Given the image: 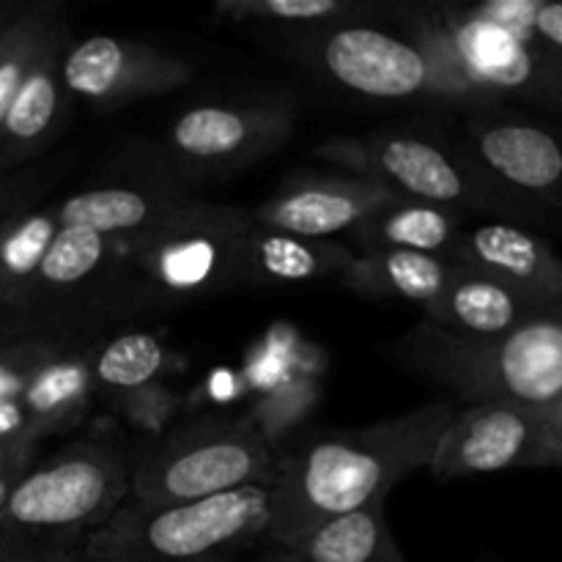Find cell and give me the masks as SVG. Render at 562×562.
Wrapping results in <instances>:
<instances>
[{
    "mask_svg": "<svg viewBox=\"0 0 562 562\" xmlns=\"http://www.w3.org/2000/svg\"><path fill=\"white\" fill-rule=\"evenodd\" d=\"M456 406L437 401L366 428L327 431L280 459L269 505V549H283L316 527L384 503L409 472L428 464Z\"/></svg>",
    "mask_w": 562,
    "mask_h": 562,
    "instance_id": "obj_1",
    "label": "cell"
},
{
    "mask_svg": "<svg viewBox=\"0 0 562 562\" xmlns=\"http://www.w3.org/2000/svg\"><path fill=\"white\" fill-rule=\"evenodd\" d=\"M132 461L93 439L33 464L0 510V562H80L130 497Z\"/></svg>",
    "mask_w": 562,
    "mask_h": 562,
    "instance_id": "obj_2",
    "label": "cell"
},
{
    "mask_svg": "<svg viewBox=\"0 0 562 562\" xmlns=\"http://www.w3.org/2000/svg\"><path fill=\"white\" fill-rule=\"evenodd\" d=\"M401 357L472 404L562 409V300L494 338H464L423 322Z\"/></svg>",
    "mask_w": 562,
    "mask_h": 562,
    "instance_id": "obj_3",
    "label": "cell"
},
{
    "mask_svg": "<svg viewBox=\"0 0 562 562\" xmlns=\"http://www.w3.org/2000/svg\"><path fill=\"white\" fill-rule=\"evenodd\" d=\"M318 157L344 173L376 181L406 201L431 203L464 217L486 214L488 220L521 225L547 239L552 236L536 209L488 179L461 148L453 151L431 137L415 132L333 137L318 146Z\"/></svg>",
    "mask_w": 562,
    "mask_h": 562,
    "instance_id": "obj_4",
    "label": "cell"
},
{
    "mask_svg": "<svg viewBox=\"0 0 562 562\" xmlns=\"http://www.w3.org/2000/svg\"><path fill=\"white\" fill-rule=\"evenodd\" d=\"M272 492L239 488L184 505H146L126 497L91 538L80 562H239L267 536Z\"/></svg>",
    "mask_w": 562,
    "mask_h": 562,
    "instance_id": "obj_5",
    "label": "cell"
},
{
    "mask_svg": "<svg viewBox=\"0 0 562 562\" xmlns=\"http://www.w3.org/2000/svg\"><path fill=\"white\" fill-rule=\"evenodd\" d=\"M280 456L256 420L198 417L159 434L132 461L130 499L184 505L239 488H272Z\"/></svg>",
    "mask_w": 562,
    "mask_h": 562,
    "instance_id": "obj_6",
    "label": "cell"
},
{
    "mask_svg": "<svg viewBox=\"0 0 562 562\" xmlns=\"http://www.w3.org/2000/svg\"><path fill=\"white\" fill-rule=\"evenodd\" d=\"M291 53L335 82L338 88L384 102L437 99L461 108L431 55L409 36L371 25V22H335L307 27L291 36Z\"/></svg>",
    "mask_w": 562,
    "mask_h": 562,
    "instance_id": "obj_7",
    "label": "cell"
},
{
    "mask_svg": "<svg viewBox=\"0 0 562 562\" xmlns=\"http://www.w3.org/2000/svg\"><path fill=\"white\" fill-rule=\"evenodd\" d=\"M250 209L184 198L159 223L126 241L132 272L159 296H195L231 283V261Z\"/></svg>",
    "mask_w": 562,
    "mask_h": 562,
    "instance_id": "obj_8",
    "label": "cell"
},
{
    "mask_svg": "<svg viewBox=\"0 0 562 562\" xmlns=\"http://www.w3.org/2000/svg\"><path fill=\"white\" fill-rule=\"evenodd\" d=\"M461 151L562 239V119L510 104L472 113Z\"/></svg>",
    "mask_w": 562,
    "mask_h": 562,
    "instance_id": "obj_9",
    "label": "cell"
},
{
    "mask_svg": "<svg viewBox=\"0 0 562 562\" xmlns=\"http://www.w3.org/2000/svg\"><path fill=\"white\" fill-rule=\"evenodd\" d=\"M426 467L437 481L519 467H562V409L538 412L508 404L456 409Z\"/></svg>",
    "mask_w": 562,
    "mask_h": 562,
    "instance_id": "obj_10",
    "label": "cell"
},
{
    "mask_svg": "<svg viewBox=\"0 0 562 562\" xmlns=\"http://www.w3.org/2000/svg\"><path fill=\"white\" fill-rule=\"evenodd\" d=\"M294 108L285 102L195 104L162 135V157L187 179L239 170L289 140Z\"/></svg>",
    "mask_w": 562,
    "mask_h": 562,
    "instance_id": "obj_11",
    "label": "cell"
},
{
    "mask_svg": "<svg viewBox=\"0 0 562 562\" xmlns=\"http://www.w3.org/2000/svg\"><path fill=\"white\" fill-rule=\"evenodd\" d=\"M195 66L154 44L121 36H88L69 42L60 58V80L71 99L99 110L159 97L184 88Z\"/></svg>",
    "mask_w": 562,
    "mask_h": 562,
    "instance_id": "obj_12",
    "label": "cell"
},
{
    "mask_svg": "<svg viewBox=\"0 0 562 562\" xmlns=\"http://www.w3.org/2000/svg\"><path fill=\"white\" fill-rule=\"evenodd\" d=\"M393 201L398 195L360 176H296L267 203L250 209V220L302 239H335Z\"/></svg>",
    "mask_w": 562,
    "mask_h": 562,
    "instance_id": "obj_13",
    "label": "cell"
},
{
    "mask_svg": "<svg viewBox=\"0 0 562 562\" xmlns=\"http://www.w3.org/2000/svg\"><path fill=\"white\" fill-rule=\"evenodd\" d=\"M456 267L472 269L519 291L538 305L562 300V256L547 236L514 223H467Z\"/></svg>",
    "mask_w": 562,
    "mask_h": 562,
    "instance_id": "obj_14",
    "label": "cell"
},
{
    "mask_svg": "<svg viewBox=\"0 0 562 562\" xmlns=\"http://www.w3.org/2000/svg\"><path fill=\"white\" fill-rule=\"evenodd\" d=\"M355 261L344 239H302L252 223L241 231L231 261V283L241 285H307L338 278Z\"/></svg>",
    "mask_w": 562,
    "mask_h": 562,
    "instance_id": "obj_15",
    "label": "cell"
},
{
    "mask_svg": "<svg viewBox=\"0 0 562 562\" xmlns=\"http://www.w3.org/2000/svg\"><path fill=\"white\" fill-rule=\"evenodd\" d=\"M66 44H69V31L47 44L11 102L0 124V170L36 157L64 130L71 108V97L60 80V58Z\"/></svg>",
    "mask_w": 562,
    "mask_h": 562,
    "instance_id": "obj_16",
    "label": "cell"
},
{
    "mask_svg": "<svg viewBox=\"0 0 562 562\" xmlns=\"http://www.w3.org/2000/svg\"><path fill=\"white\" fill-rule=\"evenodd\" d=\"M91 344H58L33 371L16 404L25 412L36 439L66 434L86 420L97 395L91 373Z\"/></svg>",
    "mask_w": 562,
    "mask_h": 562,
    "instance_id": "obj_17",
    "label": "cell"
},
{
    "mask_svg": "<svg viewBox=\"0 0 562 562\" xmlns=\"http://www.w3.org/2000/svg\"><path fill=\"white\" fill-rule=\"evenodd\" d=\"M543 307L494 278L456 267L442 296L426 307V322L464 338H494L516 329Z\"/></svg>",
    "mask_w": 562,
    "mask_h": 562,
    "instance_id": "obj_18",
    "label": "cell"
},
{
    "mask_svg": "<svg viewBox=\"0 0 562 562\" xmlns=\"http://www.w3.org/2000/svg\"><path fill=\"white\" fill-rule=\"evenodd\" d=\"M464 228V214L398 198L357 223L344 241L351 247V252L409 250L437 256L456 267Z\"/></svg>",
    "mask_w": 562,
    "mask_h": 562,
    "instance_id": "obj_19",
    "label": "cell"
},
{
    "mask_svg": "<svg viewBox=\"0 0 562 562\" xmlns=\"http://www.w3.org/2000/svg\"><path fill=\"white\" fill-rule=\"evenodd\" d=\"M263 562H406L384 516V503L338 516L296 543L269 549Z\"/></svg>",
    "mask_w": 562,
    "mask_h": 562,
    "instance_id": "obj_20",
    "label": "cell"
},
{
    "mask_svg": "<svg viewBox=\"0 0 562 562\" xmlns=\"http://www.w3.org/2000/svg\"><path fill=\"white\" fill-rule=\"evenodd\" d=\"M453 263L437 256H423L409 250H376L355 252V261L340 274L346 289L371 300H398L428 305L442 296L453 278Z\"/></svg>",
    "mask_w": 562,
    "mask_h": 562,
    "instance_id": "obj_21",
    "label": "cell"
},
{
    "mask_svg": "<svg viewBox=\"0 0 562 562\" xmlns=\"http://www.w3.org/2000/svg\"><path fill=\"white\" fill-rule=\"evenodd\" d=\"M184 195L143 187H97L55 203L60 225L93 231L110 241H126L173 212Z\"/></svg>",
    "mask_w": 562,
    "mask_h": 562,
    "instance_id": "obj_22",
    "label": "cell"
},
{
    "mask_svg": "<svg viewBox=\"0 0 562 562\" xmlns=\"http://www.w3.org/2000/svg\"><path fill=\"white\" fill-rule=\"evenodd\" d=\"M113 245L115 241L104 239L93 231L60 225L58 236L49 245L20 307L42 305V302L60 305V302L80 296L86 285H91L99 274H104Z\"/></svg>",
    "mask_w": 562,
    "mask_h": 562,
    "instance_id": "obj_23",
    "label": "cell"
},
{
    "mask_svg": "<svg viewBox=\"0 0 562 562\" xmlns=\"http://www.w3.org/2000/svg\"><path fill=\"white\" fill-rule=\"evenodd\" d=\"M69 31L60 0H44L33 5H16L5 27L0 31V124L22 82L31 75L38 55L49 42Z\"/></svg>",
    "mask_w": 562,
    "mask_h": 562,
    "instance_id": "obj_24",
    "label": "cell"
},
{
    "mask_svg": "<svg viewBox=\"0 0 562 562\" xmlns=\"http://www.w3.org/2000/svg\"><path fill=\"white\" fill-rule=\"evenodd\" d=\"M165 371H168V349L157 335L143 329H130L93 346V390L97 395H108L115 404L159 384Z\"/></svg>",
    "mask_w": 562,
    "mask_h": 562,
    "instance_id": "obj_25",
    "label": "cell"
},
{
    "mask_svg": "<svg viewBox=\"0 0 562 562\" xmlns=\"http://www.w3.org/2000/svg\"><path fill=\"white\" fill-rule=\"evenodd\" d=\"M58 231L55 203L11 214L0 231V307L22 305Z\"/></svg>",
    "mask_w": 562,
    "mask_h": 562,
    "instance_id": "obj_26",
    "label": "cell"
},
{
    "mask_svg": "<svg viewBox=\"0 0 562 562\" xmlns=\"http://www.w3.org/2000/svg\"><path fill=\"white\" fill-rule=\"evenodd\" d=\"M373 5L360 0H220L214 14L225 22H272V25L322 27L335 22H357Z\"/></svg>",
    "mask_w": 562,
    "mask_h": 562,
    "instance_id": "obj_27",
    "label": "cell"
},
{
    "mask_svg": "<svg viewBox=\"0 0 562 562\" xmlns=\"http://www.w3.org/2000/svg\"><path fill=\"white\" fill-rule=\"evenodd\" d=\"M55 340L31 338L20 344L0 346V401H20L33 371L53 351Z\"/></svg>",
    "mask_w": 562,
    "mask_h": 562,
    "instance_id": "obj_28",
    "label": "cell"
},
{
    "mask_svg": "<svg viewBox=\"0 0 562 562\" xmlns=\"http://www.w3.org/2000/svg\"><path fill=\"white\" fill-rule=\"evenodd\" d=\"M176 395L168 393L162 384H151V387L140 390V393L130 395V398L119 401V409L124 412L126 420L137 423V426H148V423L168 420L170 412H173Z\"/></svg>",
    "mask_w": 562,
    "mask_h": 562,
    "instance_id": "obj_29",
    "label": "cell"
},
{
    "mask_svg": "<svg viewBox=\"0 0 562 562\" xmlns=\"http://www.w3.org/2000/svg\"><path fill=\"white\" fill-rule=\"evenodd\" d=\"M525 27L536 33L543 44H549L554 53L562 55V3L530 0V11H527Z\"/></svg>",
    "mask_w": 562,
    "mask_h": 562,
    "instance_id": "obj_30",
    "label": "cell"
},
{
    "mask_svg": "<svg viewBox=\"0 0 562 562\" xmlns=\"http://www.w3.org/2000/svg\"><path fill=\"white\" fill-rule=\"evenodd\" d=\"M0 439H31V442H38L25 412L16 401H0Z\"/></svg>",
    "mask_w": 562,
    "mask_h": 562,
    "instance_id": "obj_31",
    "label": "cell"
},
{
    "mask_svg": "<svg viewBox=\"0 0 562 562\" xmlns=\"http://www.w3.org/2000/svg\"><path fill=\"white\" fill-rule=\"evenodd\" d=\"M14 212H16L14 195H11L9 187H0V231H3V225L9 223V217Z\"/></svg>",
    "mask_w": 562,
    "mask_h": 562,
    "instance_id": "obj_32",
    "label": "cell"
},
{
    "mask_svg": "<svg viewBox=\"0 0 562 562\" xmlns=\"http://www.w3.org/2000/svg\"><path fill=\"white\" fill-rule=\"evenodd\" d=\"M16 481H20V477H0V510H3L5 499H9L11 488H14Z\"/></svg>",
    "mask_w": 562,
    "mask_h": 562,
    "instance_id": "obj_33",
    "label": "cell"
},
{
    "mask_svg": "<svg viewBox=\"0 0 562 562\" xmlns=\"http://www.w3.org/2000/svg\"><path fill=\"white\" fill-rule=\"evenodd\" d=\"M14 9H16L14 3H5V5H0V31H3V27H5V22H9V16L14 14Z\"/></svg>",
    "mask_w": 562,
    "mask_h": 562,
    "instance_id": "obj_34",
    "label": "cell"
}]
</instances>
